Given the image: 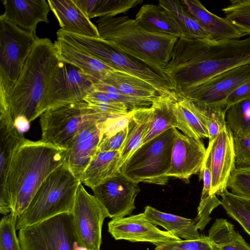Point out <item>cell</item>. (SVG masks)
I'll return each mask as SVG.
<instances>
[{
  "instance_id": "obj_7",
  "label": "cell",
  "mask_w": 250,
  "mask_h": 250,
  "mask_svg": "<svg viewBox=\"0 0 250 250\" xmlns=\"http://www.w3.org/2000/svg\"><path fill=\"white\" fill-rule=\"evenodd\" d=\"M38 38L0 16V107L5 106Z\"/></svg>"
},
{
  "instance_id": "obj_44",
  "label": "cell",
  "mask_w": 250,
  "mask_h": 250,
  "mask_svg": "<svg viewBox=\"0 0 250 250\" xmlns=\"http://www.w3.org/2000/svg\"><path fill=\"white\" fill-rule=\"evenodd\" d=\"M236 167H250V134L233 136Z\"/></svg>"
},
{
  "instance_id": "obj_33",
  "label": "cell",
  "mask_w": 250,
  "mask_h": 250,
  "mask_svg": "<svg viewBox=\"0 0 250 250\" xmlns=\"http://www.w3.org/2000/svg\"><path fill=\"white\" fill-rule=\"evenodd\" d=\"M208 237L219 250H250V246L235 230L234 226L225 219L215 220Z\"/></svg>"
},
{
  "instance_id": "obj_28",
  "label": "cell",
  "mask_w": 250,
  "mask_h": 250,
  "mask_svg": "<svg viewBox=\"0 0 250 250\" xmlns=\"http://www.w3.org/2000/svg\"><path fill=\"white\" fill-rule=\"evenodd\" d=\"M144 213L152 224L163 227L180 239L194 240L201 236L195 219L163 212L149 206L145 207Z\"/></svg>"
},
{
  "instance_id": "obj_31",
  "label": "cell",
  "mask_w": 250,
  "mask_h": 250,
  "mask_svg": "<svg viewBox=\"0 0 250 250\" xmlns=\"http://www.w3.org/2000/svg\"><path fill=\"white\" fill-rule=\"evenodd\" d=\"M89 19L115 17L126 13L143 2L142 0H74Z\"/></svg>"
},
{
  "instance_id": "obj_37",
  "label": "cell",
  "mask_w": 250,
  "mask_h": 250,
  "mask_svg": "<svg viewBox=\"0 0 250 250\" xmlns=\"http://www.w3.org/2000/svg\"><path fill=\"white\" fill-rule=\"evenodd\" d=\"M83 101L95 111L108 118L124 116L129 112L124 104L114 101L104 93L95 89Z\"/></svg>"
},
{
  "instance_id": "obj_42",
  "label": "cell",
  "mask_w": 250,
  "mask_h": 250,
  "mask_svg": "<svg viewBox=\"0 0 250 250\" xmlns=\"http://www.w3.org/2000/svg\"><path fill=\"white\" fill-rule=\"evenodd\" d=\"M155 246V250H219L208 236L203 235L196 239L181 240Z\"/></svg>"
},
{
  "instance_id": "obj_35",
  "label": "cell",
  "mask_w": 250,
  "mask_h": 250,
  "mask_svg": "<svg viewBox=\"0 0 250 250\" xmlns=\"http://www.w3.org/2000/svg\"><path fill=\"white\" fill-rule=\"evenodd\" d=\"M221 206L250 235V199L237 195L227 189L219 194Z\"/></svg>"
},
{
  "instance_id": "obj_11",
  "label": "cell",
  "mask_w": 250,
  "mask_h": 250,
  "mask_svg": "<svg viewBox=\"0 0 250 250\" xmlns=\"http://www.w3.org/2000/svg\"><path fill=\"white\" fill-rule=\"evenodd\" d=\"M94 84L79 68L60 60L49 79L41 114L55 106L83 101L94 90Z\"/></svg>"
},
{
  "instance_id": "obj_2",
  "label": "cell",
  "mask_w": 250,
  "mask_h": 250,
  "mask_svg": "<svg viewBox=\"0 0 250 250\" xmlns=\"http://www.w3.org/2000/svg\"><path fill=\"white\" fill-rule=\"evenodd\" d=\"M60 61L54 43L39 38L28 57L5 106L17 128L24 133L41 115L47 84Z\"/></svg>"
},
{
  "instance_id": "obj_12",
  "label": "cell",
  "mask_w": 250,
  "mask_h": 250,
  "mask_svg": "<svg viewBox=\"0 0 250 250\" xmlns=\"http://www.w3.org/2000/svg\"><path fill=\"white\" fill-rule=\"evenodd\" d=\"M71 213L78 244L88 250H100L103 225L109 214L99 200L86 190L82 183L77 189Z\"/></svg>"
},
{
  "instance_id": "obj_27",
  "label": "cell",
  "mask_w": 250,
  "mask_h": 250,
  "mask_svg": "<svg viewBox=\"0 0 250 250\" xmlns=\"http://www.w3.org/2000/svg\"><path fill=\"white\" fill-rule=\"evenodd\" d=\"M151 106L131 111L127 123L128 131L125 140L120 151L119 170L125 162L143 143L151 122Z\"/></svg>"
},
{
  "instance_id": "obj_36",
  "label": "cell",
  "mask_w": 250,
  "mask_h": 250,
  "mask_svg": "<svg viewBox=\"0 0 250 250\" xmlns=\"http://www.w3.org/2000/svg\"><path fill=\"white\" fill-rule=\"evenodd\" d=\"M226 122L233 136L250 134V97L229 107L226 113Z\"/></svg>"
},
{
  "instance_id": "obj_3",
  "label": "cell",
  "mask_w": 250,
  "mask_h": 250,
  "mask_svg": "<svg viewBox=\"0 0 250 250\" xmlns=\"http://www.w3.org/2000/svg\"><path fill=\"white\" fill-rule=\"evenodd\" d=\"M100 37L116 50L145 64L168 83L165 69L179 38L149 32L126 16L100 18Z\"/></svg>"
},
{
  "instance_id": "obj_22",
  "label": "cell",
  "mask_w": 250,
  "mask_h": 250,
  "mask_svg": "<svg viewBox=\"0 0 250 250\" xmlns=\"http://www.w3.org/2000/svg\"><path fill=\"white\" fill-rule=\"evenodd\" d=\"M181 2L200 25L209 34L212 41L240 39L247 36L225 17H219L209 11L200 1L183 0Z\"/></svg>"
},
{
  "instance_id": "obj_6",
  "label": "cell",
  "mask_w": 250,
  "mask_h": 250,
  "mask_svg": "<svg viewBox=\"0 0 250 250\" xmlns=\"http://www.w3.org/2000/svg\"><path fill=\"white\" fill-rule=\"evenodd\" d=\"M176 130L171 127L142 145L123 165L120 173L137 183L167 185Z\"/></svg>"
},
{
  "instance_id": "obj_47",
  "label": "cell",
  "mask_w": 250,
  "mask_h": 250,
  "mask_svg": "<svg viewBox=\"0 0 250 250\" xmlns=\"http://www.w3.org/2000/svg\"><path fill=\"white\" fill-rule=\"evenodd\" d=\"M72 250H88L86 248L80 246L77 241H76L73 245Z\"/></svg>"
},
{
  "instance_id": "obj_46",
  "label": "cell",
  "mask_w": 250,
  "mask_h": 250,
  "mask_svg": "<svg viewBox=\"0 0 250 250\" xmlns=\"http://www.w3.org/2000/svg\"><path fill=\"white\" fill-rule=\"evenodd\" d=\"M250 97V79L233 92L225 101L228 109L230 106Z\"/></svg>"
},
{
  "instance_id": "obj_38",
  "label": "cell",
  "mask_w": 250,
  "mask_h": 250,
  "mask_svg": "<svg viewBox=\"0 0 250 250\" xmlns=\"http://www.w3.org/2000/svg\"><path fill=\"white\" fill-rule=\"evenodd\" d=\"M222 11L226 19L250 36V0H231Z\"/></svg>"
},
{
  "instance_id": "obj_43",
  "label": "cell",
  "mask_w": 250,
  "mask_h": 250,
  "mask_svg": "<svg viewBox=\"0 0 250 250\" xmlns=\"http://www.w3.org/2000/svg\"><path fill=\"white\" fill-rule=\"evenodd\" d=\"M228 188L234 194L250 199V167H236L229 177Z\"/></svg>"
},
{
  "instance_id": "obj_26",
  "label": "cell",
  "mask_w": 250,
  "mask_h": 250,
  "mask_svg": "<svg viewBox=\"0 0 250 250\" xmlns=\"http://www.w3.org/2000/svg\"><path fill=\"white\" fill-rule=\"evenodd\" d=\"M178 127L183 134L190 138H208V133L203 120L201 109L191 100L178 97L173 105Z\"/></svg>"
},
{
  "instance_id": "obj_17",
  "label": "cell",
  "mask_w": 250,
  "mask_h": 250,
  "mask_svg": "<svg viewBox=\"0 0 250 250\" xmlns=\"http://www.w3.org/2000/svg\"><path fill=\"white\" fill-rule=\"evenodd\" d=\"M25 138L16 127L10 113L0 110V212L4 215L11 212L7 191V178L14 153Z\"/></svg>"
},
{
  "instance_id": "obj_1",
  "label": "cell",
  "mask_w": 250,
  "mask_h": 250,
  "mask_svg": "<svg viewBox=\"0 0 250 250\" xmlns=\"http://www.w3.org/2000/svg\"><path fill=\"white\" fill-rule=\"evenodd\" d=\"M250 64V36L220 41L179 38L165 73L172 90L181 97L208 79Z\"/></svg>"
},
{
  "instance_id": "obj_24",
  "label": "cell",
  "mask_w": 250,
  "mask_h": 250,
  "mask_svg": "<svg viewBox=\"0 0 250 250\" xmlns=\"http://www.w3.org/2000/svg\"><path fill=\"white\" fill-rule=\"evenodd\" d=\"M135 20L149 32L169 35L178 38L187 37L184 30L176 20L158 4L143 5L136 14Z\"/></svg>"
},
{
  "instance_id": "obj_29",
  "label": "cell",
  "mask_w": 250,
  "mask_h": 250,
  "mask_svg": "<svg viewBox=\"0 0 250 250\" xmlns=\"http://www.w3.org/2000/svg\"><path fill=\"white\" fill-rule=\"evenodd\" d=\"M126 95L153 101L160 94L152 84L126 72L113 70L102 81Z\"/></svg>"
},
{
  "instance_id": "obj_45",
  "label": "cell",
  "mask_w": 250,
  "mask_h": 250,
  "mask_svg": "<svg viewBox=\"0 0 250 250\" xmlns=\"http://www.w3.org/2000/svg\"><path fill=\"white\" fill-rule=\"evenodd\" d=\"M127 131V125L119 131L102 139L98 146V151H120L125 140Z\"/></svg>"
},
{
  "instance_id": "obj_10",
  "label": "cell",
  "mask_w": 250,
  "mask_h": 250,
  "mask_svg": "<svg viewBox=\"0 0 250 250\" xmlns=\"http://www.w3.org/2000/svg\"><path fill=\"white\" fill-rule=\"evenodd\" d=\"M22 250H72L76 241L71 212L58 215L21 229Z\"/></svg>"
},
{
  "instance_id": "obj_23",
  "label": "cell",
  "mask_w": 250,
  "mask_h": 250,
  "mask_svg": "<svg viewBox=\"0 0 250 250\" xmlns=\"http://www.w3.org/2000/svg\"><path fill=\"white\" fill-rule=\"evenodd\" d=\"M54 44L61 61L79 68L95 83L102 82L109 72L114 70L85 51L62 39L57 38Z\"/></svg>"
},
{
  "instance_id": "obj_20",
  "label": "cell",
  "mask_w": 250,
  "mask_h": 250,
  "mask_svg": "<svg viewBox=\"0 0 250 250\" xmlns=\"http://www.w3.org/2000/svg\"><path fill=\"white\" fill-rule=\"evenodd\" d=\"M4 16L20 28L36 34L41 22L48 23L50 10L45 0H3Z\"/></svg>"
},
{
  "instance_id": "obj_5",
  "label": "cell",
  "mask_w": 250,
  "mask_h": 250,
  "mask_svg": "<svg viewBox=\"0 0 250 250\" xmlns=\"http://www.w3.org/2000/svg\"><path fill=\"white\" fill-rule=\"evenodd\" d=\"M81 183L65 160L42 183L25 210L18 218L17 230L71 212Z\"/></svg>"
},
{
  "instance_id": "obj_13",
  "label": "cell",
  "mask_w": 250,
  "mask_h": 250,
  "mask_svg": "<svg viewBox=\"0 0 250 250\" xmlns=\"http://www.w3.org/2000/svg\"><path fill=\"white\" fill-rule=\"evenodd\" d=\"M250 79V64H248L216 75L181 97L189 99L201 108L226 107L225 103L229 96Z\"/></svg>"
},
{
  "instance_id": "obj_34",
  "label": "cell",
  "mask_w": 250,
  "mask_h": 250,
  "mask_svg": "<svg viewBox=\"0 0 250 250\" xmlns=\"http://www.w3.org/2000/svg\"><path fill=\"white\" fill-rule=\"evenodd\" d=\"M158 4L176 20L184 30L187 38L212 40L209 34L189 13L181 1L160 0Z\"/></svg>"
},
{
  "instance_id": "obj_19",
  "label": "cell",
  "mask_w": 250,
  "mask_h": 250,
  "mask_svg": "<svg viewBox=\"0 0 250 250\" xmlns=\"http://www.w3.org/2000/svg\"><path fill=\"white\" fill-rule=\"evenodd\" d=\"M102 121L93 120L86 123L67 150L66 161L73 174L81 182L85 169L98 151L102 136Z\"/></svg>"
},
{
  "instance_id": "obj_9",
  "label": "cell",
  "mask_w": 250,
  "mask_h": 250,
  "mask_svg": "<svg viewBox=\"0 0 250 250\" xmlns=\"http://www.w3.org/2000/svg\"><path fill=\"white\" fill-rule=\"evenodd\" d=\"M64 40L85 51L112 68L141 79L153 85L160 94L171 91L169 83L148 66L110 46L101 37L67 32Z\"/></svg>"
},
{
  "instance_id": "obj_40",
  "label": "cell",
  "mask_w": 250,
  "mask_h": 250,
  "mask_svg": "<svg viewBox=\"0 0 250 250\" xmlns=\"http://www.w3.org/2000/svg\"><path fill=\"white\" fill-rule=\"evenodd\" d=\"M94 89L101 91L114 101L125 105L129 111L148 107L153 101L130 97L121 93L113 86L100 82L94 84Z\"/></svg>"
},
{
  "instance_id": "obj_15",
  "label": "cell",
  "mask_w": 250,
  "mask_h": 250,
  "mask_svg": "<svg viewBox=\"0 0 250 250\" xmlns=\"http://www.w3.org/2000/svg\"><path fill=\"white\" fill-rule=\"evenodd\" d=\"M108 231L117 240L149 242L155 245L182 240L170 232L158 229L144 212L112 219L108 223Z\"/></svg>"
},
{
  "instance_id": "obj_18",
  "label": "cell",
  "mask_w": 250,
  "mask_h": 250,
  "mask_svg": "<svg viewBox=\"0 0 250 250\" xmlns=\"http://www.w3.org/2000/svg\"><path fill=\"white\" fill-rule=\"evenodd\" d=\"M208 144L212 175L211 193L218 195L227 190L229 177L236 168L233 133L227 125Z\"/></svg>"
},
{
  "instance_id": "obj_14",
  "label": "cell",
  "mask_w": 250,
  "mask_h": 250,
  "mask_svg": "<svg viewBox=\"0 0 250 250\" xmlns=\"http://www.w3.org/2000/svg\"><path fill=\"white\" fill-rule=\"evenodd\" d=\"M91 189L111 219L131 215L135 208V199L140 190L138 183L120 172Z\"/></svg>"
},
{
  "instance_id": "obj_39",
  "label": "cell",
  "mask_w": 250,
  "mask_h": 250,
  "mask_svg": "<svg viewBox=\"0 0 250 250\" xmlns=\"http://www.w3.org/2000/svg\"><path fill=\"white\" fill-rule=\"evenodd\" d=\"M18 217L10 212L0 222V250H22L16 234Z\"/></svg>"
},
{
  "instance_id": "obj_41",
  "label": "cell",
  "mask_w": 250,
  "mask_h": 250,
  "mask_svg": "<svg viewBox=\"0 0 250 250\" xmlns=\"http://www.w3.org/2000/svg\"><path fill=\"white\" fill-rule=\"evenodd\" d=\"M199 108L201 109L202 116L208 131L209 142H211L227 125V107L218 106Z\"/></svg>"
},
{
  "instance_id": "obj_8",
  "label": "cell",
  "mask_w": 250,
  "mask_h": 250,
  "mask_svg": "<svg viewBox=\"0 0 250 250\" xmlns=\"http://www.w3.org/2000/svg\"><path fill=\"white\" fill-rule=\"evenodd\" d=\"M40 117L41 141L64 150H67L72 140L86 123L109 118L95 111L84 101L48 108Z\"/></svg>"
},
{
  "instance_id": "obj_16",
  "label": "cell",
  "mask_w": 250,
  "mask_h": 250,
  "mask_svg": "<svg viewBox=\"0 0 250 250\" xmlns=\"http://www.w3.org/2000/svg\"><path fill=\"white\" fill-rule=\"evenodd\" d=\"M206 152L201 139L190 138L177 129L167 176L188 181L192 175L200 172Z\"/></svg>"
},
{
  "instance_id": "obj_30",
  "label": "cell",
  "mask_w": 250,
  "mask_h": 250,
  "mask_svg": "<svg viewBox=\"0 0 250 250\" xmlns=\"http://www.w3.org/2000/svg\"><path fill=\"white\" fill-rule=\"evenodd\" d=\"M119 151H98L83 173L82 183L91 189L120 172Z\"/></svg>"
},
{
  "instance_id": "obj_4",
  "label": "cell",
  "mask_w": 250,
  "mask_h": 250,
  "mask_svg": "<svg viewBox=\"0 0 250 250\" xmlns=\"http://www.w3.org/2000/svg\"><path fill=\"white\" fill-rule=\"evenodd\" d=\"M66 155L67 150L41 140H23L14 153L7 178L11 212L18 218L24 212L42 183Z\"/></svg>"
},
{
  "instance_id": "obj_25",
  "label": "cell",
  "mask_w": 250,
  "mask_h": 250,
  "mask_svg": "<svg viewBox=\"0 0 250 250\" xmlns=\"http://www.w3.org/2000/svg\"><path fill=\"white\" fill-rule=\"evenodd\" d=\"M177 98V95L171 91L160 94L153 101L150 106L152 109L151 120L142 145L171 127H178L173 110Z\"/></svg>"
},
{
  "instance_id": "obj_21",
  "label": "cell",
  "mask_w": 250,
  "mask_h": 250,
  "mask_svg": "<svg viewBox=\"0 0 250 250\" xmlns=\"http://www.w3.org/2000/svg\"><path fill=\"white\" fill-rule=\"evenodd\" d=\"M60 29L75 34L101 37L98 28L74 0H47Z\"/></svg>"
},
{
  "instance_id": "obj_32",
  "label": "cell",
  "mask_w": 250,
  "mask_h": 250,
  "mask_svg": "<svg viewBox=\"0 0 250 250\" xmlns=\"http://www.w3.org/2000/svg\"><path fill=\"white\" fill-rule=\"evenodd\" d=\"M200 180H203V187L196 217L201 224H207L210 221L213 210L221 205V201L216 194L211 193L212 175L211 171L210 146L208 145L205 158L199 172Z\"/></svg>"
}]
</instances>
